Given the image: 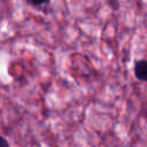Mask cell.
Here are the masks:
<instances>
[{"label": "cell", "mask_w": 147, "mask_h": 147, "mask_svg": "<svg viewBox=\"0 0 147 147\" xmlns=\"http://www.w3.org/2000/svg\"><path fill=\"white\" fill-rule=\"evenodd\" d=\"M134 76L137 79L147 83V60H139L134 63Z\"/></svg>", "instance_id": "obj_1"}, {"label": "cell", "mask_w": 147, "mask_h": 147, "mask_svg": "<svg viewBox=\"0 0 147 147\" xmlns=\"http://www.w3.org/2000/svg\"><path fill=\"white\" fill-rule=\"evenodd\" d=\"M30 3L34 5V6H41V5H46L49 2V0H29Z\"/></svg>", "instance_id": "obj_2"}, {"label": "cell", "mask_w": 147, "mask_h": 147, "mask_svg": "<svg viewBox=\"0 0 147 147\" xmlns=\"http://www.w3.org/2000/svg\"><path fill=\"white\" fill-rule=\"evenodd\" d=\"M2 147H10V146H9V142H8L7 139H5V138H2Z\"/></svg>", "instance_id": "obj_3"}]
</instances>
